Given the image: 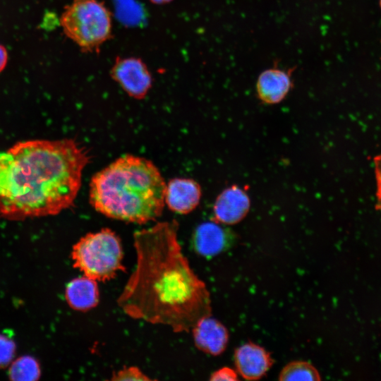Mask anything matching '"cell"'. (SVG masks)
I'll return each mask as SVG.
<instances>
[{"instance_id":"obj_1","label":"cell","mask_w":381,"mask_h":381,"mask_svg":"<svg viewBox=\"0 0 381 381\" xmlns=\"http://www.w3.org/2000/svg\"><path fill=\"white\" fill-rule=\"evenodd\" d=\"M176 220L136 231V265L117 299L129 317L189 332L211 315L205 284L191 269L178 238Z\"/></svg>"},{"instance_id":"obj_13","label":"cell","mask_w":381,"mask_h":381,"mask_svg":"<svg viewBox=\"0 0 381 381\" xmlns=\"http://www.w3.org/2000/svg\"><path fill=\"white\" fill-rule=\"evenodd\" d=\"M97 281L83 276L71 280L66 288V298L73 309L86 311L95 308L99 302Z\"/></svg>"},{"instance_id":"obj_21","label":"cell","mask_w":381,"mask_h":381,"mask_svg":"<svg viewBox=\"0 0 381 381\" xmlns=\"http://www.w3.org/2000/svg\"><path fill=\"white\" fill-rule=\"evenodd\" d=\"M152 4L156 5H165L171 3L173 0H149Z\"/></svg>"},{"instance_id":"obj_6","label":"cell","mask_w":381,"mask_h":381,"mask_svg":"<svg viewBox=\"0 0 381 381\" xmlns=\"http://www.w3.org/2000/svg\"><path fill=\"white\" fill-rule=\"evenodd\" d=\"M110 76L130 97L143 99L152 86V76L143 60L137 56H117Z\"/></svg>"},{"instance_id":"obj_4","label":"cell","mask_w":381,"mask_h":381,"mask_svg":"<svg viewBox=\"0 0 381 381\" xmlns=\"http://www.w3.org/2000/svg\"><path fill=\"white\" fill-rule=\"evenodd\" d=\"M65 35L83 52H98L112 37V16L99 0H73L60 18Z\"/></svg>"},{"instance_id":"obj_5","label":"cell","mask_w":381,"mask_h":381,"mask_svg":"<svg viewBox=\"0 0 381 381\" xmlns=\"http://www.w3.org/2000/svg\"><path fill=\"white\" fill-rule=\"evenodd\" d=\"M71 257L75 268L97 282L110 280L125 270L121 241L108 228L83 236L73 246Z\"/></svg>"},{"instance_id":"obj_12","label":"cell","mask_w":381,"mask_h":381,"mask_svg":"<svg viewBox=\"0 0 381 381\" xmlns=\"http://www.w3.org/2000/svg\"><path fill=\"white\" fill-rule=\"evenodd\" d=\"M292 70L278 67L262 71L256 83L258 98L267 104H274L282 101L293 87Z\"/></svg>"},{"instance_id":"obj_19","label":"cell","mask_w":381,"mask_h":381,"mask_svg":"<svg viewBox=\"0 0 381 381\" xmlns=\"http://www.w3.org/2000/svg\"><path fill=\"white\" fill-rule=\"evenodd\" d=\"M238 373L229 367H223L214 371L210 376V380H229L235 381L238 380Z\"/></svg>"},{"instance_id":"obj_17","label":"cell","mask_w":381,"mask_h":381,"mask_svg":"<svg viewBox=\"0 0 381 381\" xmlns=\"http://www.w3.org/2000/svg\"><path fill=\"white\" fill-rule=\"evenodd\" d=\"M14 352L13 341L0 336V366L7 364L12 358Z\"/></svg>"},{"instance_id":"obj_7","label":"cell","mask_w":381,"mask_h":381,"mask_svg":"<svg viewBox=\"0 0 381 381\" xmlns=\"http://www.w3.org/2000/svg\"><path fill=\"white\" fill-rule=\"evenodd\" d=\"M236 238L235 234L214 221L199 224L192 237V245L199 255L212 257L228 249Z\"/></svg>"},{"instance_id":"obj_22","label":"cell","mask_w":381,"mask_h":381,"mask_svg":"<svg viewBox=\"0 0 381 381\" xmlns=\"http://www.w3.org/2000/svg\"><path fill=\"white\" fill-rule=\"evenodd\" d=\"M380 5H381V0H380Z\"/></svg>"},{"instance_id":"obj_16","label":"cell","mask_w":381,"mask_h":381,"mask_svg":"<svg viewBox=\"0 0 381 381\" xmlns=\"http://www.w3.org/2000/svg\"><path fill=\"white\" fill-rule=\"evenodd\" d=\"M142 370L135 366L124 367L112 374L111 380H151Z\"/></svg>"},{"instance_id":"obj_8","label":"cell","mask_w":381,"mask_h":381,"mask_svg":"<svg viewBox=\"0 0 381 381\" xmlns=\"http://www.w3.org/2000/svg\"><path fill=\"white\" fill-rule=\"evenodd\" d=\"M250 205V200L246 191L236 185L231 186L217 198L212 220L225 225L237 224L246 216Z\"/></svg>"},{"instance_id":"obj_18","label":"cell","mask_w":381,"mask_h":381,"mask_svg":"<svg viewBox=\"0 0 381 381\" xmlns=\"http://www.w3.org/2000/svg\"><path fill=\"white\" fill-rule=\"evenodd\" d=\"M375 176L376 181V204L377 210L381 211V154L374 159Z\"/></svg>"},{"instance_id":"obj_15","label":"cell","mask_w":381,"mask_h":381,"mask_svg":"<svg viewBox=\"0 0 381 381\" xmlns=\"http://www.w3.org/2000/svg\"><path fill=\"white\" fill-rule=\"evenodd\" d=\"M40 375V368L35 359L23 357L16 360L12 365L10 375L13 380H35Z\"/></svg>"},{"instance_id":"obj_20","label":"cell","mask_w":381,"mask_h":381,"mask_svg":"<svg viewBox=\"0 0 381 381\" xmlns=\"http://www.w3.org/2000/svg\"><path fill=\"white\" fill-rule=\"evenodd\" d=\"M8 60V54L5 47L0 44V73L4 69Z\"/></svg>"},{"instance_id":"obj_3","label":"cell","mask_w":381,"mask_h":381,"mask_svg":"<svg viewBox=\"0 0 381 381\" xmlns=\"http://www.w3.org/2000/svg\"><path fill=\"white\" fill-rule=\"evenodd\" d=\"M166 185L153 162L126 155L92 177L89 200L106 217L142 224L162 215Z\"/></svg>"},{"instance_id":"obj_10","label":"cell","mask_w":381,"mask_h":381,"mask_svg":"<svg viewBox=\"0 0 381 381\" xmlns=\"http://www.w3.org/2000/svg\"><path fill=\"white\" fill-rule=\"evenodd\" d=\"M201 195V188L195 180L174 178L166 185L165 204L171 211L186 214L197 207Z\"/></svg>"},{"instance_id":"obj_9","label":"cell","mask_w":381,"mask_h":381,"mask_svg":"<svg viewBox=\"0 0 381 381\" xmlns=\"http://www.w3.org/2000/svg\"><path fill=\"white\" fill-rule=\"evenodd\" d=\"M236 372L248 380L262 377L270 369L273 359L270 353L263 347L252 342L238 347L234 352Z\"/></svg>"},{"instance_id":"obj_2","label":"cell","mask_w":381,"mask_h":381,"mask_svg":"<svg viewBox=\"0 0 381 381\" xmlns=\"http://www.w3.org/2000/svg\"><path fill=\"white\" fill-rule=\"evenodd\" d=\"M87 150L73 139L29 140L0 152V219L56 215L74 205Z\"/></svg>"},{"instance_id":"obj_14","label":"cell","mask_w":381,"mask_h":381,"mask_svg":"<svg viewBox=\"0 0 381 381\" xmlns=\"http://www.w3.org/2000/svg\"><path fill=\"white\" fill-rule=\"evenodd\" d=\"M320 375L310 363L295 361L289 363L281 370L279 380H320Z\"/></svg>"},{"instance_id":"obj_11","label":"cell","mask_w":381,"mask_h":381,"mask_svg":"<svg viewBox=\"0 0 381 381\" xmlns=\"http://www.w3.org/2000/svg\"><path fill=\"white\" fill-rule=\"evenodd\" d=\"M197 348L212 356L221 354L226 349L229 332L226 327L211 315L199 320L191 329Z\"/></svg>"}]
</instances>
